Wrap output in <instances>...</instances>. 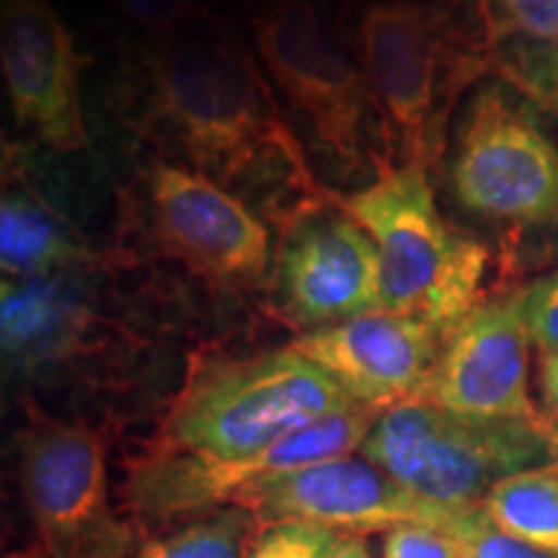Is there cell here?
<instances>
[{"label":"cell","instance_id":"cell-25","mask_svg":"<svg viewBox=\"0 0 558 558\" xmlns=\"http://www.w3.org/2000/svg\"><path fill=\"white\" fill-rule=\"evenodd\" d=\"M120 9L148 34L169 32L202 5L197 0H120Z\"/></svg>","mask_w":558,"mask_h":558},{"label":"cell","instance_id":"cell-14","mask_svg":"<svg viewBox=\"0 0 558 558\" xmlns=\"http://www.w3.org/2000/svg\"><path fill=\"white\" fill-rule=\"evenodd\" d=\"M19 478L50 558L120 538L107 518V450L99 432L39 418L21 439Z\"/></svg>","mask_w":558,"mask_h":558},{"label":"cell","instance_id":"cell-24","mask_svg":"<svg viewBox=\"0 0 558 558\" xmlns=\"http://www.w3.org/2000/svg\"><path fill=\"white\" fill-rule=\"evenodd\" d=\"M525 318L541 354L558 352V269L525 284Z\"/></svg>","mask_w":558,"mask_h":558},{"label":"cell","instance_id":"cell-21","mask_svg":"<svg viewBox=\"0 0 558 558\" xmlns=\"http://www.w3.org/2000/svg\"><path fill=\"white\" fill-rule=\"evenodd\" d=\"M442 530H450L463 543L469 558H558L499 530L481 505L450 512Z\"/></svg>","mask_w":558,"mask_h":558},{"label":"cell","instance_id":"cell-27","mask_svg":"<svg viewBox=\"0 0 558 558\" xmlns=\"http://www.w3.org/2000/svg\"><path fill=\"white\" fill-rule=\"evenodd\" d=\"M331 558H373V554H369L365 541L357 538V535H341L339 546L337 550H333Z\"/></svg>","mask_w":558,"mask_h":558},{"label":"cell","instance_id":"cell-20","mask_svg":"<svg viewBox=\"0 0 558 558\" xmlns=\"http://www.w3.org/2000/svg\"><path fill=\"white\" fill-rule=\"evenodd\" d=\"M256 535L259 520L248 509H213L205 518L145 543L135 558H246Z\"/></svg>","mask_w":558,"mask_h":558},{"label":"cell","instance_id":"cell-7","mask_svg":"<svg viewBox=\"0 0 558 558\" xmlns=\"http://www.w3.org/2000/svg\"><path fill=\"white\" fill-rule=\"evenodd\" d=\"M360 450L416 499L452 512L481 505L488 488L512 473L556 463L558 427L460 416L427 401H403L380 411Z\"/></svg>","mask_w":558,"mask_h":558},{"label":"cell","instance_id":"cell-19","mask_svg":"<svg viewBox=\"0 0 558 558\" xmlns=\"http://www.w3.org/2000/svg\"><path fill=\"white\" fill-rule=\"evenodd\" d=\"M481 507L499 530L558 556V460L501 478Z\"/></svg>","mask_w":558,"mask_h":558},{"label":"cell","instance_id":"cell-13","mask_svg":"<svg viewBox=\"0 0 558 558\" xmlns=\"http://www.w3.org/2000/svg\"><path fill=\"white\" fill-rule=\"evenodd\" d=\"M233 507L248 509L259 525L298 520L354 535L390 530L403 522L442 527L450 514V509L416 499L367 458L352 456L256 481L243 488Z\"/></svg>","mask_w":558,"mask_h":558},{"label":"cell","instance_id":"cell-23","mask_svg":"<svg viewBox=\"0 0 558 558\" xmlns=\"http://www.w3.org/2000/svg\"><path fill=\"white\" fill-rule=\"evenodd\" d=\"M383 558H469L450 530L427 522H403L388 530Z\"/></svg>","mask_w":558,"mask_h":558},{"label":"cell","instance_id":"cell-11","mask_svg":"<svg viewBox=\"0 0 558 558\" xmlns=\"http://www.w3.org/2000/svg\"><path fill=\"white\" fill-rule=\"evenodd\" d=\"M525 288L486 298L442 341L414 401L494 422H548L530 399Z\"/></svg>","mask_w":558,"mask_h":558},{"label":"cell","instance_id":"cell-16","mask_svg":"<svg viewBox=\"0 0 558 558\" xmlns=\"http://www.w3.org/2000/svg\"><path fill=\"white\" fill-rule=\"evenodd\" d=\"M73 275L3 279L0 331L9 365L32 369L68 357L94 329V305Z\"/></svg>","mask_w":558,"mask_h":558},{"label":"cell","instance_id":"cell-15","mask_svg":"<svg viewBox=\"0 0 558 558\" xmlns=\"http://www.w3.org/2000/svg\"><path fill=\"white\" fill-rule=\"evenodd\" d=\"M442 341L427 318L375 311L320 326L290 347L326 369L360 407L386 411L416 399Z\"/></svg>","mask_w":558,"mask_h":558},{"label":"cell","instance_id":"cell-17","mask_svg":"<svg viewBox=\"0 0 558 558\" xmlns=\"http://www.w3.org/2000/svg\"><path fill=\"white\" fill-rule=\"evenodd\" d=\"M492 73L558 117V0H484Z\"/></svg>","mask_w":558,"mask_h":558},{"label":"cell","instance_id":"cell-6","mask_svg":"<svg viewBox=\"0 0 558 558\" xmlns=\"http://www.w3.org/2000/svg\"><path fill=\"white\" fill-rule=\"evenodd\" d=\"M271 86L303 122L313 153L339 181L375 173L378 117L347 39L316 0H269L251 19Z\"/></svg>","mask_w":558,"mask_h":558},{"label":"cell","instance_id":"cell-18","mask_svg":"<svg viewBox=\"0 0 558 558\" xmlns=\"http://www.w3.org/2000/svg\"><path fill=\"white\" fill-rule=\"evenodd\" d=\"M3 181L0 202V267L3 279L65 275L94 267L99 254L88 246L78 228L60 215L19 173Z\"/></svg>","mask_w":558,"mask_h":558},{"label":"cell","instance_id":"cell-9","mask_svg":"<svg viewBox=\"0 0 558 558\" xmlns=\"http://www.w3.org/2000/svg\"><path fill=\"white\" fill-rule=\"evenodd\" d=\"M277 228L269 288L292 324L313 331L383 311L378 246L329 194Z\"/></svg>","mask_w":558,"mask_h":558},{"label":"cell","instance_id":"cell-12","mask_svg":"<svg viewBox=\"0 0 558 558\" xmlns=\"http://www.w3.org/2000/svg\"><path fill=\"white\" fill-rule=\"evenodd\" d=\"M0 65L19 130L54 150L88 148L83 60L52 0H0Z\"/></svg>","mask_w":558,"mask_h":558},{"label":"cell","instance_id":"cell-4","mask_svg":"<svg viewBox=\"0 0 558 558\" xmlns=\"http://www.w3.org/2000/svg\"><path fill=\"white\" fill-rule=\"evenodd\" d=\"M329 199L378 246L383 311L422 316L448 337L488 298L492 251L445 220L427 169H380L360 190H329Z\"/></svg>","mask_w":558,"mask_h":558},{"label":"cell","instance_id":"cell-28","mask_svg":"<svg viewBox=\"0 0 558 558\" xmlns=\"http://www.w3.org/2000/svg\"><path fill=\"white\" fill-rule=\"evenodd\" d=\"M11 558H50V556H32V554H19V556H11Z\"/></svg>","mask_w":558,"mask_h":558},{"label":"cell","instance_id":"cell-8","mask_svg":"<svg viewBox=\"0 0 558 558\" xmlns=\"http://www.w3.org/2000/svg\"><path fill=\"white\" fill-rule=\"evenodd\" d=\"M140 184V215L166 259L213 288L254 290L269 282L271 235L254 207L171 160L150 163Z\"/></svg>","mask_w":558,"mask_h":558},{"label":"cell","instance_id":"cell-22","mask_svg":"<svg viewBox=\"0 0 558 558\" xmlns=\"http://www.w3.org/2000/svg\"><path fill=\"white\" fill-rule=\"evenodd\" d=\"M341 535L316 522H271L251 543L246 558H331Z\"/></svg>","mask_w":558,"mask_h":558},{"label":"cell","instance_id":"cell-5","mask_svg":"<svg viewBox=\"0 0 558 558\" xmlns=\"http://www.w3.org/2000/svg\"><path fill=\"white\" fill-rule=\"evenodd\" d=\"M360 407L326 369L295 352L215 360L192 373L163 424V448L246 460L318 418Z\"/></svg>","mask_w":558,"mask_h":558},{"label":"cell","instance_id":"cell-26","mask_svg":"<svg viewBox=\"0 0 558 558\" xmlns=\"http://www.w3.org/2000/svg\"><path fill=\"white\" fill-rule=\"evenodd\" d=\"M541 396L546 418L558 427V352L541 354Z\"/></svg>","mask_w":558,"mask_h":558},{"label":"cell","instance_id":"cell-2","mask_svg":"<svg viewBox=\"0 0 558 558\" xmlns=\"http://www.w3.org/2000/svg\"><path fill=\"white\" fill-rule=\"evenodd\" d=\"M352 47L378 117L380 169H435L460 104L492 75L484 0H349Z\"/></svg>","mask_w":558,"mask_h":558},{"label":"cell","instance_id":"cell-3","mask_svg":"<svg viewBox=\"0 0 558 558\" xmlns=\"http://www.w3.org/2000/svg\"><path fill=\"white\" fill-rule=\"evenodd\" d=\"M543 114L492 73L460 104L445 153L452 202L512 248L558 241V143Z\"/></svg>","mask_w":558,"mask_h":558},{"label":"cell","instance_id":"cell-1","mask_svg":"<svg viewBox=\"0 0 558 558\" xmlns=\"http://www.w3.org/2000/svg\"><path fill=\"white\" fill-rule=\"evenodd\" d=\"M132 130L277 226L326 199L267 70L228 19L199 9L150 34L122 68Z\"/></svg>","mask_w":558,"mask_h":558},{"label":"cell","instance_id":"cell-29","mask_svg":"<svg viewBox=\"0 0 558 558\" xmlns=\"http://www.w3.org/2000/svg\"><path fill=\"white\" fill-rule=\"evenodd\" d=\"M109 3H117V5H120V0H109Z\"/></svg>","mask_w":558,"mask_h":558},{"label":"cell","instance_id":"cell-10","mask_svg":"<svg viewBox=\"0 0 558 558\" xmlns=\"http://www.w3.org/2000/svg\"><path fill=\"white\" fill-rule=\"evenodd\" d=\"M378 416L380 411L367 407L339 411L290 432L259 456L233 463L158 450L132 471V507L140 518L153 522H166L173 514L213 512L218 505H233L243 488L256 481L360 450Z\"/></svg>","mask_w":558,"mask_h":558}]
</instances>
